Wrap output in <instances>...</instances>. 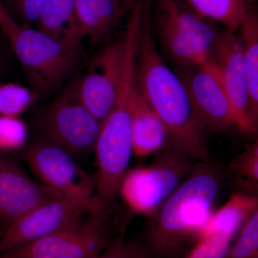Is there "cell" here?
Listing matches in <instances>:
<instances>
[{"mask_svg": "<svg viewBox=\"0 0 258 258\" xmlns=\"http://www.w3.org/2000/svg\"><path fill=\"white\" fill-rule=\"evenodd\" d=\"M152 0H144L136 48L139 91L167 130L168 142L197 161L211 159L206 131L179 76L158 50L150 20Z\"/></svg>", "mask_w": 258, "mask_h": 258, "instance_id": "1", "label": "cell"}, {"mask_svg": "<svg viewBox=\"0 0 258 258\" xmlns=\"http://www.w3.org/2000/svg\"><path fill=\"white\" fill-rule=\"evenodd\" d=\"M221 168L199 161L160 208L149 217L139 242L151 258H180L208 221L224 189Z\"/></svg>", "mask_w": 258, "mask_h": 258, "instance_id": "2", "label": "cell"}, {"mask_svg": "<svg viewBox=\"0 0 258 258\" xmlns=\"http://www.w3.org/2000/svg\"><path fill=\"white\" fill-rule=\"evenodd\" d=\"M0 29L23 66L36 95L47 96L63 85L83 58V43L55 40L27 25H20L6 8Z\"/></svg>", "mask_w": 258, "mask_h": 258, "instance_id": "3", "label": "cell"}, {"mask_svg": "<svg viewBox=\"0 0 258 258\" xmlns=\"http://www.w3.org/2000/svg\"><path fill=\"white\" fill-rule=\"evenodd\" d=\"M150 20L159 52L172 68L205 63L223 30L185 0H152Z\"/></svg>", "mask_w": 258, "mask_h": 258, "instance_id": "4", "label": "cell"}, {"mask_svg": "<svg viewBox=\"0 0 258 258\" xmlns=\"http://www.w3.org/2000/svg\"><path fill=\"white\" fill-rule=\"evenodd\" d=\"M145 167L129 169L119 195L134 215L152 216L175 191L199 161L169 142Z\"/></svg>", "mask_w": 258, "mask_h": 258, "instance_id": "5", "label": "cell"}, {"mask_svg": "<svg viewBox=\"0 0 258 258\" xmlns=\"http://www.w3.org/2000/svg\"><path fill=\"white\" fill-rule=\"evenodd\" d=\"M113 207L91 210L79 227L5 252L1 258H96L112 239L123 235L125 223L112 220Z\"/></svg>", "mask_w": 258, "mask_h": 258, "instance_id": "6", "label": "cell"}, {"mask_svg": "<svg viewBox=\"0 0 258 258\" xmlns=\"http://www.w3.org/2000/svg\"><path fill=\"white\" fill-rule=\"evenodd\" d=\"M47 141L70 155L82 156L95 150L102 123L83 103L80 80L68 85L42 116Z\"/></svg>", "mask_w": 258, "mask_h": 258, "instance_id": "7", "label": "cell"}, {"mask_svg": "<svg viewBox=\"0 0 258 258\" xmlns=\"http://www.w3.org/2000/svg\"><path fill=\"white\" fill-rule=\"evenodd\" d=\"M205 63L216 73L228 97L236 128L248 137H256L258 125L249 111L248 80L243 45L238 32L223 29Z\"/></svg>", "mask_w": 258, "mask_h": 258, "instance_id": "8", "label": "cell"}, {"mask_svg": "<svg viewBox=\"0 0 258 258\" xmlns=\"http://www.w3.org/2000/svg\"><path fill=\"white\" fill-rule=\"evenodd\" d=\"M25 159L42 184L91 210L93 179L69 153L49 141H42L29 148Z\"/></svg>", "mask_w": 258, "mask_h": 258, "instance_id": "9", "label": "cell"}, {"mask_svg": "<svg viewBox=\"0 0 258 258\" xmlns=\"http://www.w3.org/2000/svg\"><path fill=\"white\" fill-rule=\"evenodd\" d=\"M90 211L82 204L64 196L43 204L15 222L0 235V253L79 227L84 222L85 215Z\"/></svg>", "mask_w": 258, "mask_h": 258, "instance_id": "10", "label": "cell"}, {"mask_svg": "<svg viewBox=\"0 0 258 258\" xmlns=\"http://www.w3.org/2000/svg\"><path fill=\"white\" fill-rule=\"evenodd\" d=\"M172 69L184 85L206 132L225 134L236 128L228 97L216 73L208 64Z\"/></svg>", "mask_w": 258, "mask_h": 258, "instance_id": "11", "label": "cell"}, {"mask_svg": "<svg viewBox=\"0 0 258 258\" xmlns=\"http://www.w3.org/2000/svg\"><path fill=\"white\" fill-rule=\"evenodd\" d=\"M125 57L124 37L106 45L95 56L88 73L80 80L83 103L103 124L114 105Z\"/></svg>", "mask_w": 258, "mask_h": 258, "instance_id": "12", "label": "cell"}, {"mask_svg": "<svg viewBox=\"0 0 258 258\" xmlns=\"http://www.w3.org/2000/svg\"><path fill=\"white\" fill-rule=\"evenodd\" d=\"M62 197L30 178L14 161L0 159V235L34 209Z\"/></svg>", "mask_w": 258, "mask_h": 258, "instance_id": "13", "label": "cell"}, {"mask_svg": "<svg viewBox=\"0 0 258 258\" xmlns=\"http://www.w3.org/2000/svg\"><path fill=\"white\" fill-rule=\"evenodd\" d=\"M167 130L139 91L137 86L132 108V149L137 157H147L165 147Z\"/></svg>", "mask_w": 258, "mask_h": 258, "instance_id": "14", "label": "cell"}, {"mask_svg": "<svg viewBox=\"0 0 258 258\" xmlns=\"http://www.w3.org/2000/svg\"><path fill=\"white\" fill-rule=\"evenodd\" d=\"M85 37L96 44L107 38L126 13L118 0H74Z\"/></svg>", "mask_w": 258, "mask_h": 258, "instance_id": "15", "label": "cell"}, {"mask_svg": "<svg viewBox=\"0 0 258 258\" xmlns=\"http://www.w3.org/2000/svg\"><path fill=\"white\" fill-rule=\"evenodd\" d=\"M257 210V196L244 192L234 194L222 208L213 212L200 231L198 240L216 233L235 237L244 222Z\"/></svg>", "mask_w": 258, "mask_h": 258, "instance_id": "16", "label": "cell"}, {"mask_svg": "<svg viewBox=\"0 0 258 258\" xmlns=\"http://www.w3.org/2000/svg\"><path fill=\"white\" fill-rule=\"evenodd\" d=\"M37 23V30L55 40L78 43L84 40L74 0H47Z\"/></svg>", "mask_w": 258, "mask_h": 258, "instance_id": "17", "label": "cell"}, {"mask_svg": "<svg viewBox=\"0 0 258 258\" xmlns=\"http://www.w3.org/2000/svg\"><path fill=\"white\" fill-rule=\"evenodd\" d=\"M238 33L247 69L249 111L252 120L258 125V14L255 5L246 15Z\"/></svg>", "mask_w": 258, "mask_h": 258, "instance_id": "18", "label": "cell"}, {"mask_svg": "<svg viewBox=\"0 0 258 258\" xmlns=\"http://www.w3.org/2000/svg\"><path fill=\"white\" fill-rule=\"evenodd\" d=\"M198 13L227 31L238 32L254 0H185Z\"/></svg>", "mask_w": 258, "mask_h": 258, "instance_id": "19", "label": "cell"}, {"mask_svg": "<svg viewBox=\"0 0 258 258\" xmlns=\"http://www.w3.org/2000/svg\"><path fill=\"white\" fill-rule=\"evenodd\" d=\"M228 174L238 184L252 191L258 186V142L248 144L231 162Z\"/></svg>", "mask_w": 258, "mask_h": 258, "instance_id": "20", "label": "cell"}, {"mask_svg": "<svg viewBox=\"0 0 258 258\" xmlns=\"http://www.w3.org/2000/svg\"><path fill=\"white\" fill-rule=\"evenodd\" d=\"M225 258H258V210L244 222Z\"/></svg>", "mask_w": 258, "mask_h": 258, "instance_id": "21", "label": "cell"}, {"mask_svg": "<svg viewBox=\"0 0 258 258\" xmlns=\"http://www.w3.org/2000/svg\"><path fill=\"white\" fill-rule=\"evenodd\" d=\"M35 98L28 88L15 84H0V115L18 116L28 109Z\"/></svg>", "mask_w": 258, "mask_h": 258, "instance_id": "22", "label": "cell"}, {"mask_svg": "<svg viewBox=\"0 0 258 258\" xmlns=\"http://www.w3.org/2000/svg\"><path fill=\"white\" fill-rule=\"evenodd\" d=\"M234 237L225 234H212L199 239L184 258H225Z\"/></svg>", "mask_w": 258, "mask_h": 258, "instance_id": "23", "label": "cell"}, {"mask_svg": "<svg viewBox=\"0 0 258 258\" xmlns=\"http://www.w3.org/2000/svg\"><path fill=\"white\" fill-rule=\"evenodd\" d=\"M27 128L18 116L0 115V148L6 150L18 149L25 144Z\"/></svg>", "mask_w": 258, "mask_h": 258, "instance_id": "24", "label": "cell"}, {"mask_svg": "<svg viewBox=\"0 0 258 258\" xmlns=\"http://www.w3.org/2000/svg\"><path fill=\"white\" fill-rule=\"evenodd\" d=\"M96 258H151L138 240L125 241L123 235L112 239Z\"/></svg>", "mask_w": 258, "mask_h": 258, "instance_id": "25", "label": "cell"}, {"mask_svg": "<svg viewBox=\"0 0 258 258\" xmlns=\"http://www.w3.org/2000/svg\"><path fill=\"white\" fill-rule=\"evenodd\" d=\"M15 9L25 23L37 21L47 0H12Z\"/></svg>", "mask_w": 258, "mask_h": 258, "instance_id": "26", "label": "cell"}, {"mask_svg": "<svg viewBox=\"0 0 258 258\" xmlns=\"http://www.w3.org/2000/svg\"><path fill=\"white\" fill-rule=\"evenodd\" d=\"M126 13L132 11L140 0H118Z\"/></svg>", "mask_w": 258, "mask_h": 258, "instance_id": "27", "label": "cell"}, {"mask_svg": "<svg viewBox=\"0 0 258 258\" xmlns=\"http://www.w3.org/2000/svg\"><path fill=\"white\" fill-rule=\"evenodd\" d=\"M3 55H2V52H1V51H0V71H1L2 69H3Z\"/></svg>", "mask_w": 258, "mask_h": 258, "instance_id": "28", "label": "cell"}, {"mask_svg": "<svg viewBox=\"0 0 258 258\" xmlns=\"http://www.w3.org/2000/svg\"><path fill=\"white\" fill-rule=\"evenodd\" d=\"M4 8H5V6H4V5H3V4H2L1 2H0V13H1L2 10H3V9H4Z\"/></svg>", "mask_w": 258, "mask_h": 258, "instance_id": "29", "label": "cell"}]
</instances>
